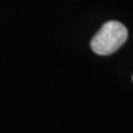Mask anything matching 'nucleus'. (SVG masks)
Wrapping results in <instances>:
<instances>
[{"instance_id":"obj_1","label":"nucleus","mask_w":133,"mask_h":133,"mask_svg":"<svg viewBox=\"0 0 133 133\" xmlns=\"http://www.w3.org/2000/svg\"><path fill=\"white\" fill-rule=\"evenodd\" d=\"M128 37V31L118 21H107L97 31L90 42L91 49L99 56L116 52Z\"/></svg>"},{"instance_id":"obj_2","label":"nucleus","mask_w":133,"mask_h":133,"mask_svg":"<svg viewBox=\"0 0 133 133\" xmlns=\"http://www.w3.org/2000/svg\"><path fill=\"white\" fill-rule=\"evenodd\" d=\"M132 80H133V75H132Z\"/></svg>"}]
</instances>
